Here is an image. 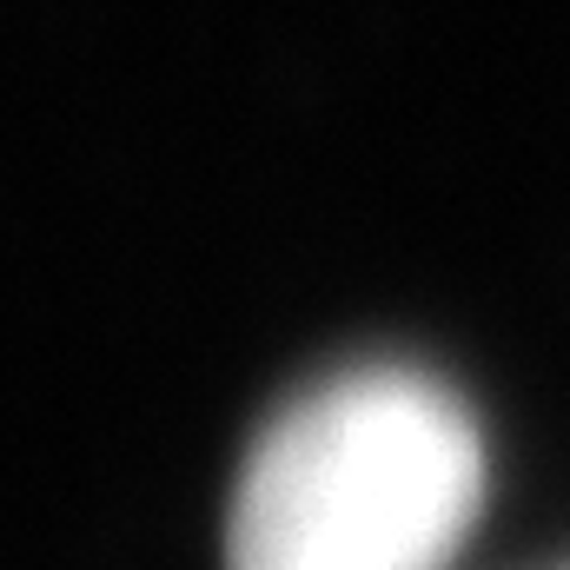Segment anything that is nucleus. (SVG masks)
Listing matches in <instances>:
<instances>
[{"mask_svg":"<svg viewBox=\"0 0 570 570\" xmlns=\"http://www.w3.org/2000/svg\"><path fill=\"white\" fill-rule=\"evenodd\" d=\"M484 438L425 372L365 365L292 399L233 491L226 570H451Z\"/></svg>","mask_w":570,"mask_h":570,"instance_id":"f257e3e1","label":"nucleus"}]
</instances>
